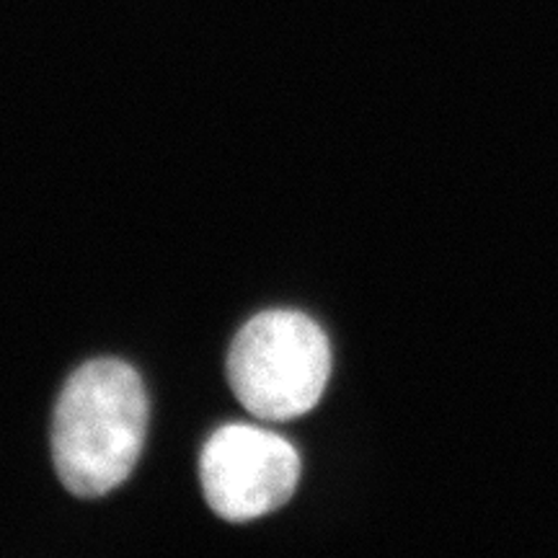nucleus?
<instances>
[{"instance_id": "2", "label": "nucleus", "mask_w": 558, "mask_h": 558, "mask_svg": "<svg viewBox=\"0 0 558 558\" xmlns=\"http://www.w3.org/2000/svg\"><path fill=\"white\" fill-rule=\"evenodd\" d=\"M331 375V347L300 311H264L235 333L228 383L241 407L264 422H290L316 407Z\"/></svg>"}, {"instance_id": "1", "label": "nucleus", "mask_w": 558, "mask_h": 558, "mask_svg": "<svg viewBox=\"0 0 558 558\" xmlns=\"http://www.w3.org/2000/svg\"><path fill=\"white\" fill-rule=\"evenodd\" d=\"M148 429V396L135 367L94 360L62 388L52 422V458L75 497H104L128 481Z\"/></svg>"}, {"instance_id": "3", "label": "nucleus", "mask_w": 558, "mask_h": 558, "mask_svg": "<svg viewBox=\"0 0 558 558\" xmlns=\"http://www.w3.org/2000/svg\"><path fill=\"white\" fill-rule=\"evenodd\" d=\"M199 478L215 514L248 522L288 505L300 481V458L275 432L228 424L205 442Z\"/></svg>"}]
</instances>
